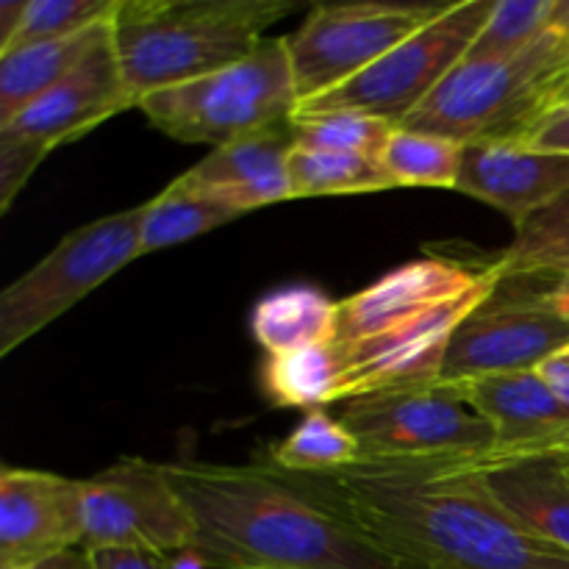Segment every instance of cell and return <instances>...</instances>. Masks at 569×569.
Masks as SVG:
<instances>
[{"label": "cell", "mask_w": 569, "mask_h": 569, "mask_svg": "<svg viewBox=\"0 0 569 569\" xmlns=\"http://www.w3.org/2000/svg\"><path fill=\"white\" fill-rule=\"evenodd\" d=\"M567 103H569V72L565 78H561L559 83H556L553 92H550V100H548V109H545V114H550V111L561 109V106H567Z\"/></svg>", "instance_id": "cell-37"}, {"label": "cell", "mask_w": 569, "mask_h": 569, "mask_svg": "<svg viewBox=\"0 0 569 569\" xmlns=\"http://www.w3.org/2000/svg\"><path fill=\"white\" fill-rule=\"evenodd\" d=\"M565 465H567V472H569V456H565Z\"/></svg>", "instance_id": "cell-38"}, {"label": "cell", "mask_w": 569, "mask_h": 569, "mask_svg": "<svg viewBox=\"0 0 569 569\" xmlns=\"http://www.w3.org/2000/svg\"><path fill=\"white\" fill-rule=\"evenodd\" d=\"M237 217L242 214L172 181L164 192L144 203L139 253L144 256L153 250L172 248V244H183L189 239L214 231V228L228 226Z\"/></svg>", "instance_id": "cell-26"}, {"label": "cell", "mask_w": 569, "mask_h": 569, "mask_svg": "<svg viewBox=\"0 0 569 569\" xmlns=\"http://www.w3.org/2000/svg\"><path fill=\"white\" fill-rule=\"evenodd\" d=\"M520 144L537 150H553V153H569V103L550 114L539 117L520 139Z\"/></svg>", "instance_id": "cell-31"}, {"label": "cell", "mask_w": 569, "mask_h": 569, "mask_svg": "<svg viewBox=\"0 0 569 569\" xmlns=\"http://www.w3.org/2000/svg\"><path fill=\"white\" fill-rule=\"evenodd\" d=\"M109 31L111 20H106L76 37L26 44L0 56V126L14 120L31 100L64 81Z\"/></svg>", "instance_id": "cell-21"}, {"label": "cell", "mask_w": 569, "mask_h": 569, "mask_svg": "<svg viewBox=\"0 0 569 569\" xmlns=\"http://www.w3.org/2000/svg\"><path fill=\"white\" fill-rule=\"evenodd\" d=\"M209 569H406L300 476L272 465H167Z\"/></svg>", "instance_id": "cell-2"}, {"label": "cell", "mask_w": 569, "mask_h": 569, "mask_svg": "<svg viewBox=\"0 0 569 569\" xmlns=\"http://www.w3.org/2000/svg\"><path fill=\"white\" fill-rule=\"evenodd\" d=\"M83 481L26 467L0 472V567L31 569L81 548Z\"/></svg>", "instance_id": "cell-14"}, {"label": "cell", "mask_w": 569, "mask_h": 569, "mask_svg": "<svg viewBox=\"0 0 569 569\" xmlns=\"http://www.w3.org/2000/svg\"><path fill=\"white\" fill-rule=\"evenodd\" d=\"M300 478L406 569H569V553L528 533L453 459L359 461Z\"/></svg>", "instance_id": "cell-1"}, {"label": "cell", "mask_w": 569, "mask_h": 569, "mask_svg": "<svg viewBox=\"0 0 569 569\" xmlns=\"http://www.w3.org/2000/svg\"><path fill=\"white\" fill-rule=\"evenodd\" d=\"M206 569H209V567H206Z\"/></svg>", "instance_id": "cell-39"}, {"label": "cell", "mask_w": 569, "mask_h": 569, "mask_svg": "<svg viewBox=\"0 0 569 569\" xmlns=\"http://www.w3.org/2000/svg\"><path fill=\"white\" fill-rule=\"evenodd\" d=\"M144 206L100 217L67 233L37 267L0 295V356L20 345L92 295L100 283L139 259Z\"/></svg>", "instance_id": "cell-7"}, {"label": "cell", "mask_w": 569, "mask_h": 569, "mask_svg": "<svg viewBox=\"0 0 569 569\" xmlns=\"http://www.w3.org/2000/svg\"><path fill=\"white\" fill-rule=\"evenodd\" d=\"M565 348H569V326L548 303V292L511 300L500 298L498 289L456 331L439 383L461 387L478 378L537 372Z\"/></svg>", "instance_id": "cell-13"}, {"label": "cell", "mask_w": 569, "mask_h": 569, "mask_svg": "<svg viewBox=\"0 0 569 569\" xmlns=\"http://www.w3.org/2000/svg\"><path fill=\"white\" fill-rule=\"evenodd\" d=\"M6 569V567H0ZM31 569H94L92 565V553L83 548H76V550H67V553L61 556H53V559L42 561V565L31 567Z\"/></svg>", "instance_id": "cell-35"}, {"label": "cell", "mask_w": 569, "mask_h": 569, "mask_svg": "<svg viewBox=\"0 0 569 569\" xmlns=\"http://www.w3.org/2000/svg\"><path fill=\"white\" fill-rule=\"evenodd\" d=\"M120 0H28L26 17L9 50L67 39L114 17ZM3 50V53H9ZM0 53V56H3Z\"/></svg>", "instance_id": "cell-30"}, {"label": "cell", "mask_w": 569, "mask_h": 569, "mask_svg": "<svg viewBox=\"0 0 569 569\" xmlns=\"http://www.w3.org/2000/svg\"><path fill=\"white\" fill-rule=\"evenodd\" d=\"M556 9L559 0H498L465 59L487 61L522 53L553 28Z\"/></svg>", "instance_id": "cell-28"}, {"label": "cell", "mask_w": 569, "mask_h": 569, "mask_svg": "<svg viewBox=\"0 0 569 569\" xmlns=\"http://www.w3.org/2000/svg\"><path fill=\"white\" fill-rule=\"evenodd\" d=\"M500 283H503V276L498 272V267L489 264L483 281L461 292L459 298L448 300L426 315L398 322L376 337L350 345L339 342L345 356V383L339 406L348 400L367 398V395L437 387L456 331L472 311L495 298Z\"/></svg>", "instance_id": "cell-12"}, {"label": "cell", "mask_w": 569, "mask_h": 569, "mask_svg": "<svg viewBox=\"0 0 569 569\" xmlns=\"http://www.w3.org/2000/svg\"><path fill=\"white\" fill-rule=\"evenodd\" d=\"M194 520L172 487L167 465L120 459L83 481V542L94 550H142L156 556L189 553Z\"/></svg>", "instance_id": "cell-11"}, {"label": "cell", "mask_w": 569, "mask_h": 569, "mask_svg": "<svg viewBox=\"0 0 569 569\" xmlns=\"http://www.w3.org/2000/svg\"><path fill=\"white\" fill-rule=\"evenodd\" d=\"M295 144L311 150H337V153H359L381 159L389 137L398 126L359 111H333V114L311 117L295 122Z\"/></svg>", "instance_id": "cell-29"}, {"label": "cell", "mask_w": 569, "mask_h": 569, "mask_svg": "<svg viewBox=\"0 0 569 569\" xmlns=\"http://www.w3.org/2000/svg\"><path fill=\"white\" fill-rule=\"evenodd\" d=\"M483 270H472L453 259H417L395 267L361 292L339 300V339L350 345L376 337L398 322L437 309L483 281Z\"/></svg>", "instance_id": "cell-17"}, {"label": "cell", "mask_w": 569, "mask_h": 569, "mask_svg": "<svg viewBox=\"0 0 569 569\" xmlns=\"http://www.w3.org/2000/svg\"><path fill=\"white\" fill-rule=\"evenodd\" d=\"M456 467L476 472L487 492L542 542L569 553V472L565 456L500 461L492 467H470L453 459Z\"/></svg>", "instance_id": "cell-19"}, {"label": "cell", "mask_w": 569, "mask_h": 569, "mask_svg": "<svg viewBox=\"0 0 569 569\" xmlns=\"http://www.w3.org/2000/svg\"><path fill=\"white\" fill-rule=\"evenodd\" d=\"M450 3H320L287 37L298 100L320 98L437 20Z\"/></svg>", "instance_id": "cell-10"}, {"label": "cell", "mask_w": 569, "mask_h": 569, "mask_svg": "<svg viewBox=\"0 0 569 569\" xmlns=\"http://www.w3.org/2000/svg\"><path fill=\"white\" fill-rule=\"evenodd\" d=\"M250 333L267 356L339 339V303L311 283L267 292L250 311Z\"/></svg>", "instance_id": "cell-20"}, {"label": "cell", "mask_w": 569, "mask_h": 569, "mask_svg": "<svg viewBox=\"0 0 569 569\" xmlns=\"http://www.w3.org/2000/svg\"><path fill=\"white\" fill-rule=\"evenodd\" d=\"M337 417L359 439V461L470 459L495 448V428L445 383L348 400Z\"/></svg>", "instance_id": "cell-9"}, {"label": "cell", "mask_w": 569, "mask_h": 569, "mask_svg": "<svg viewBox=\"0 0 569 569\" xmlns=\"http://www.w3.org/2000/svg\"><path fill=\"white\" fill-rule=\"evenodd\" d=\"M465 161V144L433 133L395 128L381 153L383 170L395 187H439L456 189Z\"/></svg>", "instance_id": "cell-27"}, {"label": "cell", "mask_w": 569, "mask_h": 569, "mask_svg": "<svg viewBox=\"0 0 569 569\" xmlns=\"http://www.w3.org/2000/svg\"><path fill=\"white\" fill-rule=\"evenodd\" d=\"M459 389L495 428V448L487 456L459 459L465 467L478 470L533 456H569V406L550 392L539 372L478 378Z\"/></svg>", "instance_id": "cell-15"}, {"label": "cell", "mask_w": 569, "mask_h": 569, "mask_svg": "<svg viewBox=\"0 0 569 569\" xmlns=\"http://www.w3.org/2000/svg\"><path fill=\"white\" fill-rule=\"evenodd\" d=\"M28 0H0V53L11 48L26 17Z\"/></svg>", "instance_id": "cell-34"}, {"label": "cell", "mask_w": 569, "mask_h": 569, "mask_svg": "<svg viewBox=\"0 0 569 569\" xmlns=\"http://www.w3.org/2000/svg\"><path fill=\"white\" fill-rule=\"evenodd\" d=\"M569 72V0L531 48L509 59L461 61L400 128L459 144L517 142L548 109L550 92Z\"/></svg>", "instance_id": "cell-4"}, {"label": "cell", "mask_w": 569, "mask_h": 569, "mask_svg": "<svg viewBox=\"0 0 569 569\" xmlns=\"http://www.w3.org/2000/svg\"><path fill=\"white\" fill-rule=\"evenodd\" d=\"M261 392L272 409H326L342 400V345H309L267 356L259 372Z\"/></svg>", "instance_id": "cell-22"}, {"label": "cell", "mask_w": 569, "mask_h": 569, "mask_svg": "<svg viewBox=\"0 0 569 569\" xmlns=\"http://www.w3.org/2000/svg\"><path fill=\"white\" fill-rule=\"evenodd\" d=\"M292 200L326 198V194H365L395 189L392 176L381 159L337 150H311L295 144L287 161Z\"/></svg>", "instance_id": "cell-23"}, {"label": "cell", "mask_w": 569, "mask_h": 569, "mask_svg": "<svg viewBox=\"0 0 569 569\" xmlns=\"http://www.w3.org/2000/svg\"><path fill=\"white\" fill-rule=\"evenodd\" d=\"M92 565L94 569H172V559L142 550H94Z\"/></svg>", "instance_id": "cell-32"}, {"label": "cell", "mask_w": 569, "mask_h": 569, "mask_svg": "<svg viewBox=\"0 0 569 569\" xmlns=\"http://www.w3.org/2000/svg\"><path fill=\"white\" fill-rule=\"evenodd\" d=\"M498 0H459L406 42L345 81L342 87L298 103L292 120H311L333 111H359L392 126H403L433 89L465 61L487 26Z\"/></svg>", "instance_id": "cell-6"}, {"label": "cell", "mask_w": 569, "mask_h": 569, "mask_svg": "<svg viewBox=\"0 0 569 569\" xmlns=\"http://www.w3.org/2000/svg\"><path fill=\"white\" fill-rule=\"evenodd\" d=\"M128 109H137V98L122 78L109 31L64 81L0 126V214L14 206L28 178L56 148L81 139Z\"/></svg>", "instance_id": "cell-8"}, {"label": "cell", "mask_w": 569, "mask_h": 569, "mask_svg": "<svg viewBox=\"0 0 569 569\" xmlns=\"http://www.w3.org/2000/svg\"><path fill=\"white\" fill-rule=\"evenodd\" d=\"M548 303L553 306L561 317H565L567 326H569V272L553 278V283H550V289H548Z\"/></svg>", "instance_id": "cell-36"}, {"label": "cell", "mask_w": 569, "mask_h": 569, "mask_svg": "<svg viewBox=\"0 0 569 569\" xmlns=\"http://www.w3.org/2000/svg\"><path fill=\"white\" fill-rule=\"evenodd\" d=\"M295 3L281 0H120L111 17L117 59L139 100L248 59Z\"/></svg>", "instance_id": "cell-3"}, {"label": "cell", "mask_w": 569, "mask_h": 569, "mask_svg": "<svg viewBox=\"0 0 569 569\" xmlns=\"http://www.w3.org/2000/svg\"><path fill=\"white\" fill-rule=\"evenodd\" d=\"M456 189L503 211L517 228L569 189V153L520 142L465 144Z\"/></svg>", "instance_id": "cell-16"}, {"label": "cell", "mask_w": 569, "mask_h": 569, "mask_svg": "<svg viewBox=\"0 0 569 569\" xmlns=\"http://www.w3.org/2000/svg\"><path fill=\"white\" fill-rule=\"evenodd\" d=\"M506 278H559L569 272V189L548 209L517 228L509 248L495 261Z\"/></svg>", "instance_id": "cell-25"}, {"label": "cell", "mask_w": 569, "mask_h": 569, "mask_svg": "<svg viewBox=\"0 0 569 569\" xmlns=\"http://www.w3.org/2000/svg\"><path fill=\"white\" fill-rule=\"evenodd\" d=\"M359 439L326 409L306 411L298 428L270 450V465L289 476H331L359 465Z\"/></svg>", "instance_id": "cell-24"}, {"label": "cell", "mask_w": 569, "mask_h": 569, "mask_svg": "<svg viewBox=\"0 0 569 569\" xmlns=\"http://www.w3.org/2000/svg\"><path fill=\"white\" fill-rule=\"evenodd\" d=\"M298 103L287 37H278L237 64L144 94L137 109L170 139L222 148L289 122Z\"/></svg>", "instance_id": "cell-5"}, {"label": "cell", "mask_w": 569, "mask_h": 569, "mask_svg": "<svg viewBox=\"0 0 569 569\" xmlns=\"http://www.w3.org/2000/svg\"><path fill=\"white\" fill-rule=\"evenodd\" d=\"M295 148L292 120L228 142L189 167L176 183L248 214L261 206L292 200L287 161Z\"/></svg>", "instance_id": "cell-18"}, {"label": "cell", "mask_w": 569, "mask_h": 569, "mask_svg": "<svg viewBox=\"0 0 569 569\" xmlns=\"http://www.w3.org/2000/svg\"><path fill=\"white\" fill-rule=\"evenodd\" d=\"M539 378L548 383L550 392L561 400V403L569 406V348L559 350L556 356H550L542 367H539Z\"/></svg>", "instance_id": "cell-33"}]
</instances>
